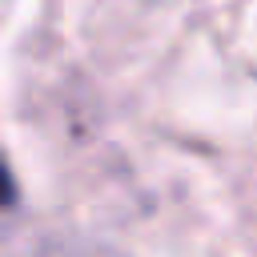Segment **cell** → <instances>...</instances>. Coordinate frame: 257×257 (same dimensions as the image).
<instances>
[{
	"label": "cell",
	"instance_id": "cell-1",
	"mask_svg": "<svg viewBox=\"0 0 257 257\" xmlns=\"http://www.w3.org/2000/svg\"><path fill=\"white\" fill-rule=\"evenodd\" d=\"M12 201H16V181H12V173H8V165L0 157V209H8Z\"/></svg>",
	"mask_w": 257,
	"mask_h": 257
}]
</instances>
